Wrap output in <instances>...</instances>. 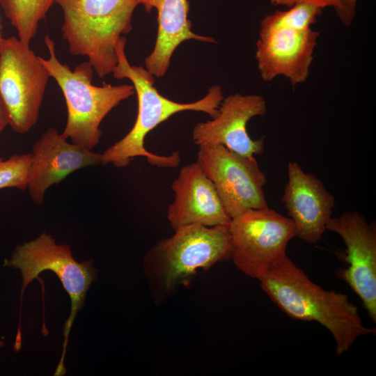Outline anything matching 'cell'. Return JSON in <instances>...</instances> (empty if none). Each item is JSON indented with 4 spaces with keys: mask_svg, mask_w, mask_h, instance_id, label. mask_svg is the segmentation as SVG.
Masks as SVG:
<instances>
[{
    "mask_svg": "<svg viewBox=\"0 0 376 376\" xmlns=\"http://www.w3.org/2000/svg\"><path fill=\"white\" fill-rule=\"evenodd\" d=\"M127 38L122 36L116 47L117 64L112 72L115 79H127L137 95L138 111L130 131L102 153V164H112L122 168L136 157H145L148 162L160 167H175L180 162L178 152L164 156L152 153L145 148L146 135L173 115L185 111H201L211 118L219 113L224 99L219 85L212 86L200 100L188 103L173 101L161 95L155 86V77L143 66L132 65L125 54Z\"/></svg>",
    "mask_w": 376,
    "mask_h": 376,
    "instance_id": "obj_1",
    "label": "cell"
},
{
    "mask_svg": "<svg viewBox=\"0 0 376 376\" xmlns=\"http://www.w3.org/2000/svg\"><path fill=\"white\" fill-rule=\"evenodd\" d=\"M259 281L262 290L289 317L317 322L329 331L338 356L358 338L375 334V329L363 325L357 306L346 294L313 283L287 256Z\"/></svg>",
    "mask_w": 376,
    "mask_h": 376,
    "instance_id": "obj_2",
    "label": "cell"
},
{
    "mask_svg": "<svg viewBox=\"0 0 376 376\" xmlns=\"http://www.w3.org/2000/svg\"><path fill=\"white\" fill-rule=\"evenodd\" d=\"M174 230L171 237L159 241L144 258L148 279L159 299L187 284L198 269L231 258L229 224L212 227L190 224Z\"/></svg>",
    "mask_w": 376,
    "mask_h": 376,
    "instance_id": "obj_3",
    "label": "cell"
},
{
    "mask_svg": "<svg viewBox=\"0 0 376 376\" xmlns=\"http://www.w3.org/2000/svg\"><path fill=\"white\" fill-rule=\"evenodd\" d=\"M143 0H55L63 12L61 31L70 52L84 56L100 78L112 74L119 39L132 29Z\"/></svg>",
    "mask_w": 376,
    "mask_h": 376,
    "instance_id": "obj_4",
    "label": "cell"
},
{
    "mask_svg": "<svg viewBox=\"0 0 376 376\" xmlns=\"http://www.w3.org/2000/svg\"><path fill=\"white\" fill-rule=\"evenodd\" d=\"M44 42L49 58L40 57V61L61 88L67 106V123L61 134L74 144L93 150L102 134V121L121 102L134 95V87L126 84L93 85L95 71L88 61L71 70L57 58L53 40L45 36Z\"/></svg>",
    "mask_w": 376,
    "mask_h": 376,
    "instance_id": "obj_5",
    "label": "cell"
},
{
    "mask_svg": "<svg viewBox=\"0 0 376 376\" xmlns=\"http://www.w3.org/2000/svg\"><path fill=\"white\" fill-rule=\"evenodd\" d=\"M4 267L19 269L22 277L20 311L22 297L27 285L45 270L52 271L61 281L71 301V311L64 325L63 352L54 375H65L64 359L71 327L78 311L84 306L87 291L97 279V270L93 261L77 262L67 244H58L49 234L43 233L38 237L18 245Z\"/></svg>",
    "mask_w": 376,
    "mask_h": 376,
    "instance_id": "obj_6",
    "label": "cell"
},
{
    "mask_svg": "<svg viewBox=\"0 0 376 376\" xmlns=\"http://www.w3.org/2000/svg\"><path fill=\"white\" fill-rule=\"evenodd\" d=\"M50 77L29 45L17 36L4 38L0 49V95L15 132L25 134L37 123Z\"/></svg>",
    "mask_w": 376,
    "mask_h": 376,
    "instance_id": "obj_7",
    "label": "cell"
},
{
    "mask_svg": "<svg viewBox=\"0 0 376 376\" xmlns=\"http://www.w3.org/2000/svg\"><path fill=\"white\" fill-rule=\"evenodd\" d=\"M231 258L248 276L260 280L286 255L297 237L292 221L269 207L251 209L231 219Z\"/></svg>",
    "mask_w": 376,
    "mask_h": 376,
    "instance_id": "obj_8",
    "label": "cell"
},
{
    "mask_svg": "<svg viewBox=\"0 0 376 376\" xmlns=\"http://www.w3.org/2000/svg\"><path fill=\"white\" fill-rule=\"evenodd\" d=\"M196 162L212 182L230 219L251 209L268 207L267 180L254 156L222 145H200Z\"/></svg>",
    "mask_w": 376,
    "mask_h": 376,
    "instance_id": "obj_9",
    "label": "cell"
},
{
    "mask_svg": "<svg viewBox=\"0 0 376 376\" xmlns=\"http://www.w3.org/2000/svg\"><path fill=\"white\" fill-rule=\"evenodd\" d=\"M326 230L340 235L346 246L347 269L337 276L359 296L371 320L376 322V225L357 211L331 217Z\"/></svg>",
    "mask_w": 376,
    "mask_h": 376,
    "instance_id": "obj_10",
    "label": "cell"
},
{
    "mask_svg": "<svg viewBox=\"0 0 376 376\" xmlns=\"http://www.w3.org/2000/svg\"><path fill=\"white\" fill-rule=\"evenodd\" d=\"M267 110L266 101L261 95H229L222 100L214 118L194 125L193 141L198 146L222 145L243 155H260L264 150L265 139H252L246 125L252 118L265 116Z\"/></svg>",
    "mask_w": 376,
    "mask_h": 376,
    "instance_id": "obj_11",
    "label": "cell"
},
{
    "mask_svg": "<svg viewBox=\"0 0 376 376\" xmlns=\"http://www.w3.org/2000/svg\"><path fill=\"white\" fill-rule=\"evenodd\" d=\"M319 35L311 28L260 31L255 56L261 78L271 81L283 76L294 86L305 82L309 76Z\"/></svg>",
    "mask_w": 376,
    "mask_h": 376,
    "instance_id": "obj_12",
    "label": "cell"
},
{
    "mask_svg": "<svg viewBox=\"0 0 376 376\" xmlns=\"http://www.w3.org/2000/svg\"><path fill=\"white\" fill-rule=\"evenodd\" d=\"M282 202L292 221L297 237L308 244L319 242L332 217L335 198L315 174L295 161L288 162Z\"/></svg>",
    "mask_w": 376,
    "mask_h": 376,
    "instance_id": "obj_13",
    "label": "cell"
},
{
    "mask_svg": "<svg viewBox=\"0 0 376 376\" xmlns=\"http://www.w3.org/2000/svg\"><path fill=\"white\" fill-rule=\"evenodd\" d=\"M28 182L29 196L38 205L44 201L49 187L72 173L102 163V154L68 141L50 127L34 143Z\"/></svg>",
    "mask_w": 376,
    "mask_h": 376,
    "instance_id": "obj_14",
    "label": "cell"
},
{
    "mask_svg": "<svg viewBox=\"0 0 376 376\" xmlns=\"http://www.w3.org/2000/svg\"><path fill=\"white\" fill-rule=\"evenodd\" d=\"M175 198L167 219L175 230L185 225L215 226L229 224L228 215L210 180L196 162L183 166L171 185Z\"/></svg>",
    "mask_w": 376,
    "mask_h": 376,
    "instance_id": "obj_15",
    "label": "cell"
},
{
    "mask_svg": "<svg viewBox=\"0 0 376 376\" xmlns=\"http://www.w3.org/2000/svg\"><path fill=\"white\" fill-rule=\"evenodd\" d=\"M147 13L157 12V33L152 52L145 58L146 69L155 77H164L171 64V57L183 42L195 40L216 43L215 39L191 31L188 18V0H143L141 4Z\"/></svg>",
    "mask_w": 376,
    "mask_h": 376,
    "instance_id": "obj_16",
    "label": "cell"
},
{
    "mask_svg": "<svg viewBox=\"0 0 376 376\" xmlns=\"http://www.w3.org/2000/svg\"><path fill=\"white\" fill-rule=\"evenodd\" d=\"M55 3V0H0L7 19L16 29L17 38L26 44L37 33L39 22Z\"/></svg>",
    "mask_w": 376,
    "mask_h": 376,
    "instance_id": "obj_17",
    "label": "cell"
},
{
    "mask_svg": "<svg viewBox=\"0 0 376 376\" xmlns=\"http://www.w3.org/2000/svg\"><path fill=\"white\" fill-rule=\"evenodd\" d=\"M324 8L312 3L301 2L290 6L286 10H276L266 15L260 21V31L285 28L306 30L311 28Z\"/></svg>",
    "mask_w": 376,
    "mask_h": 376,
    "instance_id": "obj_18",
    "label": "cell"
},
{
    "mask_svg": "<svg viewBox=\"0 0 376 376\" xmlns=\"http://www.w3.org/2000/svg\"><path fill=\"white\" fill-rule=\"evenodd\" d=\"M31 153L15 154L6 159L0 158V189L28 188Z\"/></svg>",
    "mask_w": 376,
    "mask_h": 376,
    "instance_id": "obj_19",
    "label": "cell"
},
{
    "mask_svg": "<svg viewBox=\"0 0 376 376\" xmlns=\"http://www.w3.org/2000/svg\"><path fill=\"white\" fill-rule=\"evenodd\" d=\"M358 0H336L334 7L340 21L345 26L352 24L356 15Z\"/></svg>",
    "mask_w": 376,
    "mask_h": 376,
    "instance_id": "obj_20",
    "label": "cell"
},
{
    "mask_svg": "<svg viewBox=\"0 0 376 376\" xmlns=\"http://www.w3.org/2000/svg\"><path fill=\"white\" fill-rule=\"evenodd\" d=\"M274 6H286L290 7L297 3L306 2L324 8L327 6L334 7L336 0H270Z\"/></svg>",
    "mask_w": 376,
    "mask_h": 376,
    "instance_id": "obj_21",
    "label": "cell"
},
{
    "mask_svg": "<svg viewBox=\"0 0 376 376\" xmlns=\"http://www.w3.org/2000/svg\"><path fill=\"white\" fill-rule=\"evenodd\" d=\"M8 125V116L6 108L0 95V134Z\"/></svg>",
    "mask_w": 376,
    "mask_h": 376,
    "instance_id": "obj_22",
    "label": "cell"
},
{
    "mask_svg": "<svg viewBox=\"0 0 376 376\" xmlns=\"http://www.w3.org/2000/svg\"><path fill=\"white\" fill-rule=\"evenodd\" d=\"M3 40H4V38L3 37L2 34H1V22H0V49H1V45L3 42Z\"/></svg>",
    "mask_w": 376,
    "mask_h": 376,
    "instance_id": "obj_23",
    "label": "cell"
},
{
    "mask_svg": "<svg viewBox=\"0 0 376 376\" xmlns=\"http://www.w3.org/2000/svg\"><path fill=\"white\" fill-rule=\"evenodd\" d=\"M5 343L2 340V339L0 338V347L4 346Z\"/></svg>",
    "mask_w": 376,
    "mask_h": 376,
    "instance_id": "obj_24",
    "label": "cell"
}]
</instances>
